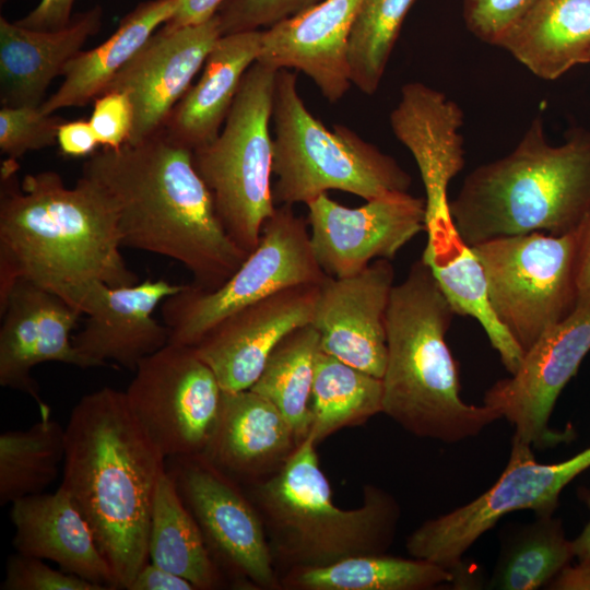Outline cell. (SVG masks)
Instances as JSON below:
<instances>
[{
	"instance_id": "6da1fadb",
	"label": "cell",
	"mask_w": 590,
	"mask_h": 590,
	"mask_svg": "<svg viewBox=\"0 0 590 590\" xmlns=\"http://www.w3.org/2000/svg\"><path fill=\"white\" fill-rule=\"evenodd\" d=\"M16 160L0 168V304L28 280L79 305L95 282L138 283L121 253L116 213L104 192L81 175L67 187L54 170L17 177ZM80 310V309H79Z\"/></svg>"
},
{
	"instance_id": "7a4b0ae2",
	"label": "cell",
	"mask_w": 590,
	"mask_h": 590,
	"mask_svg": "<svg viewBox=\"0 0 590 590\" xmlns=\"http://www.w3.org/2000/svg\"><path fill=\"white\" fill-rule=\"evenodd\" d=\"M81 175L111 203L122 247L181 263L199 290L221 286L248 256L224 229L192 150L163 129L135 144L102 148Z\"/></svg>"
},
{
	"instance_id": "3957f363",
	"label": "cell",
	"mask_w": 590,
	"mask_h": 590,
	"mask_svg": "<svg viewBox=\"0 0 590 590\" xmlns=\"http://www.w3.org/2000/svg\"><path fill=\"white\" fill-rule=\"evenodd\" d=\"M66 430L63 487L87 520L118 589H129L149 562L156 486L166 458L142 429L125 391L84 394Z\"/></svg>"
},
{
	"instance_id": "277c9868",
	"label": "cell",
	"mask_w": 590,
	"mask_h": 590,
	"mask_svg": "<svg viewBox=\"0 0 590 590\" xmlns=\"http://www.w3.org/2000/svg\"><path fill=\"white\" fill-rule=\"evenodd\" d=\"M455 311L429 266L416 260L391 291L386 315L382 413L411 434L447 444L477 436L502 415L460 397L446 342Z\"/></svg>"
},
{
	"instance_id": "5b68a950",
	"label": "cell",
	"mask_w": 590,
	"mask_h": 590,
	"mask_svg": "<svg viewBox=\"0 0 590 590\" xmlns=\"http://www.w3.org/2000/svg\"><path fill=\"white\" fill-rule=\"evenodd\" d=\"M590 210V131L573 129L560 145L547 142L535 118L506 156L472 170L450 202L468 246L534 232L577 231Z\"/></svg>"
},
{
	"instance_id": "8992f818",
	"label": "cell",
	"mask_w": 590,
	"mask_h": 590,
	"mask_svg": "<svg viewBox=\"0 0 590 590\" xmlns=\"http://www.w3.org/2000/svg\"><path fill=\"white\" fill-rule=\"evenodd\" d=\"M247 486L262 518L275 568L286 571L385 554L401 516L397 500L375 485L364 487L358 508L335 506L309 437L275 473Z\"/></svg>"
},
{
	"instance_id": "52a82bcc",
	"label": "cell",
	"mask_w": 590,
	"mask_h": 590,
	"mask_svg": "<svg viewBox=\"0 0 590 590\" xmlns=\"http://www.w3.org/2000/svg\"><path fill=\"white\" fill-rule=\"evenodd\" d=\"M272 187L275 204L308 203L329 190L366 201L408 192L412 177L374 144L352 129L335 125L330 131L307 109L297 90V75L276 73Z\"/></svg>"
},
{
	"instance_id": "ba28073f",
	"label": "cell",
	"mask_w": 590,
	"mask_h": 590,
	"mask_svg": "<svg viewBox=\"0 0 590 590\" xmlns=\"http://www.w3.org/2000/svg\"><path fill=\"white\" fill-rule=\"evenodd\" d=\"M278 71L256 61L246 71L219 135L192 151L194 168L212 194L224 229L248 255L276 210L270 120Z\"/></svg>"
},
{
	"instance_id": "9c48e42d",
	"label": "cell",
	"mask_w": 590,
	"mask_h": 590,
	"mask_svg": "<svg viewBox=\"0 0 590 590\" xmlns=\"http://www.w3.org/2000/svg\"><path fill=\"white\" fill-rule=\"evenodd\" d=\"M472 249L494 314L523 352L577 310L576 232L499 237Z\"/></svg>"
},
{
	"instance_id": "30bf717a",
	"label": "cell",
	"mask_w": 590,
	"mask_h": 590,
	"mask_svg": "<svg viewBox=\"0 0 590 590\" xmlns=\"http://www.w3.org/2000/svg\"><path fill=\"white\" fill-rule=\"evenodd\" d=\"M307 221L292 205L276 206L262 227L258 246L217 288L202 291L185 284L162 303L169 342L194 346L232 314L280 291L320 284L327 274L310 244Z\"/></svg>"
},
{
	"instance_id": "8fae6325",
	"label": "cell",
	"mask_w": 590,
	"mask_h": 590,
	"mask_svg": "<svg viewBox=\"0 0 590 590\" xmlns=\"http://www.w3.org/2000/svg\"><path fill=\"white\" fill-rule=\"evenodd\" d=\"M590 468V447L557 463H540L532 447L512 437L507 465L482 495L446 515L429 519L406 539L412 557L435 563L452 574L464 553L509 512L530 509L554 514L562 491Z\"/></svg>"
},
{
	"instance_id": "7c38bea8",
	"label": "cell",
	"mask_w": 590,
	"mask_h": 590,
	"mask_svg": "<svg viewBox=\"0 0 590 590\" xmlns=\"http://www.w3.org/2000/svg\"><path fill=\"white\" fill-rule=\"evenodd\" d=\"M222 393L194 349L170 342L139 363L125 391L131 413L166 459L202 453Z\"/></svg>"
},
{
	"instance_id": "4fadbf2b",
	"label": "cell",
	"mask_w": 590,
	"mask_h": 590,
	"mask_svg": "<svg viewBox=\"0 0 590 590\" xmlns=\"http://www.w3.org/2000/svg\"><path fill=\"white\" fill-rule=\"evenodd\" d=\"M220 571L237 585L281 589L262 518L239 483L201 453L166 459Z\"/></svg>"
},
{
	"instance_id": "5bb4252c",
	"label": "cell",
	"mask_w": 590,
	"mask_h": 590,
	"mask_svg": "<svg viewBox=\"0 0 590 590\" xmlns=\"http://www.w3.org/2000/svg\"><path fill=\"white\" fill-rule=\"evenodd\" d=\"M589 351L590 306H587L548 329L526 351L517 370L486 391L484 404L514 426L515 438L532 448L573 440L571 428L554 430L548 422L560 392Z\"/></svg>"
},
{
	"instance_id": "9a60e30c",
	"label": "cell",
	"mask_w": 590,
	"mask_h": 590,
	"mask_svg": "<svg viewBox=\"0 0 590 590\" xmlns=\"http://www.w3.org/2000/svg\"><path fill=\"white\" fill-rule=\"evenodd\" d=\"M310 244L321 270L332 278L354 275L374 260H392L425 231V199L409 192L342 205L327 193L306 203Z\"/></svg>"
},
{
	"instance_id": "2e32d148",
	"label": "cell",
	"mask_w": 590,
	"mask_h": 590,
	"mask_svg": "<svg viewBox=\"0 0 590 590\" xmlns=\"http://www.w3.org/2000/svg\"><path fill=\"white\" fill-rule=\"evenodd\" d=\"M463 120V110L456 102L421 82L402 86L400 101L390 114L391 129L414 157L424 185L426 245L457 233L448 186L465 163L460 133Z\"/></svg>"
},
{
	"instance_id": "e0dca14e",
	"label": "cell",
	"mask_w": 590,
	"mask_h": 590,
	"mask_svg": "<svg viewBox=\"0 0 590 590\" xmlns=\"http://www.w3.org/2000/svg\"><path fill=\"white\" fill-rule=\"evenodd\" d=\"M221 36L217 14L194 25L166 23L114 76L104 93L123 92L133 106L127 143H139L164 128Z\"/></svg>"
},
{
	"instance_id": "ac0fdd59",
	"label": "cell",
	"mask_w": 590,
	"mask_h": 590,
	"mask_svg": "<svg viewBox=\"0 0 590 590\" xmlns=\"http://www.w3.org/2000/svg\"><path fill=\"white\" fill-rule=\"evenodd\" d=\"M390 260H374L346 278L327 275L319 285L311 326L319 349L375 377L387 363L386 315L394 286Z\"/></svg>"
},
{
	"instance_id": "d6986e66",
	"label": "cell",
	"mask_w": 590,
	"mask_h": 590,
	"mask_svg": "<svg viewBox=\"0 0 590 590\" xmlns=\"http://www.w3.org/2000/svg\"><path fill=\"white\" fill-rule=\"evenodd\" d=\"M320 284L290 287L232 314L194 346L223 391L250 389L276 345L311 324Z\"/></svg>"
},
{
	"instance_id": "ffe728a7",
	"label": "cell",
	"mask_w": 590,
	"mask_h": 590,
	"mask_svg": "<svg viewBox=\"0 0 590 590\" xmlns=\"http://www.w3.org/2000/svg\"><path fill=\"white\" fill-rule=\"evenodd\" d=\"M185 284L148 279L125 286L92 284L80 302L86 316L72 337L76 350L96 367L109 363L134 371L139 363L169 342V331L154 311Z\"/></svg>"
},
{
	"instance_id": "44dd1931",
	"label": "cell",
	"mask_w": 590,
	"mask_h": 590,
	"mask_svg": "<svg viewBox=\"0 0 590 590\" xmlns=\"http://www.w3.org/2000/svg\"><path fill=\"white\" fill-rule=\"evenodd\" d=\"M362 0H323L266 28L257 62L296 69L310 78L329 102L349 91V37Z\"/></svg>"
},
{
	"instance_id": "7402d4cb",
	"label": "cell",
	"mask_w": 590,
	"mask_h": 590,
	"mask_svg": "<svg viewBox=\"0 0 590 590\" xmlns=\"http://www.w3.org/2000/svg\"><path fill=\"white\" fill-rule=\"evenodd\" d=\"M284 415L255 391H223L202 456L246 485L275 473L298 446Z\"/></svg>"
},
{
	"instance_id": "603a6c76",
	"label": "cell",
	"mask_w": 590,
	"mask_h": 590,
	"mask_svg": "<svg viewBox=\"0 0 590 590\" xmlns=\"http://www.w3.org/2000/svg\"><path fill=\"white\" fill-rule=\"evenodd\" d=\"M10 519L17 553L51 560L105 590L118 589L87 520L63 487L12 503Z\"/></svg>"
},
{
	"instance_id": "cb8c5ba5",
	"label": "cell",
	"mask_w": 590,
	"mask_h": 590,
	"mask_svg": "<svg viewBox=\"0 0 590 590\" xmlns=\"http://www.w3.org/2000/svg\"><path fill=\"white\" fill-rule=\"evenodd\" d=\"M103 23L96 5L59 30H33L0 17L1 106H40L51 81Z\"/></svg>"
},
{
	"instance_id": "d4e9b609",
	"label": "cell",
	"mask_w": 590,
	"mask_h": 590,
	"mask_svg": "<svg viewBox=\"0 0 590 590\" xmlns=\"http://www.w3.org/2000/svg\"><path fill=\"white\" fill-rule=\"evenodd\" d=\"M263 31L222 35L194 85L173 108L163 128L176 143L194 150L220 133L246 71L257 61Z\"/></svg>"
},
{
	"instance_id": "484cf974",
	"label": "cell",
	"mask_w": 590,
	"mask_h": 590,
	"mask_svg": "<svg viewBox=\"0 0 590 590\" xmlns=\"http://www.w3.org/2000/svg\"><path fill=\"white\" fill-rule=\"evenodd\" d=\"M494 46L535 76L556 80L590 62V0H538Z\"/></svg>"
},
{
	"instance_id": "4316f807",
	"label": "cell",
	"mask_w": 590,
	"mask_h": 590,
	"mask_svg": "<svg viewBox=\"0 0 590 590\" xmlns=\"http://www.w3.org/2000/svg\"><path fill=\"white\" fill-rule=\"evenodd\" d=\"M181 1L149 0L138 4L104 43L81 50L66 64L61 85L40 105L42 111L50 115L94 102L149 38L173 19Z\"/></svg>"
},
{
	"instance_id": "83f0119b",
	"label": "cell",
	"mask_w": 590,
	"mask_h": 590,
	"mask_svg": "<svg viewBox=\"0 0 590 590\" xmlns=\"http://www.w3.org/2000/svg\"><path fill=\"white\" fill-rule=\"evenodd\" d=\"M149 560L188 579L197 590H212L223 585L224 577L167 469L154 495Z\"/></svg>"
},
{
	"instance_id": "f1b7e54d",
	"label": "cell",
	"mask_w": 590,
	"mask_h": 590,
	"mask_svg": "<svg viewBox=\"0 0 590 590\" xmlns=\"http://www.w3.org/2000/svg\"><path fill=\"white\" fill-rule=\"evenodd\" d=\"M426 262L456 315L474 318L509 374L519 367L524 352L499 322L491 306L485 273L471 246L455 235L435 247H425Z\"/></svg>"
},
{
	"instance_id": "f546056e",
	"label": "cell",
	"mask_w": 590,
	"mask_h": 590,
	"mask_svg": "<svg viewBox=\"0 0 590 590\" xmlns=\"http://www.w3.org/2000/svg\"><path fill=\"white\" fill-rule=\"evenodd\" d=\"M453 581V574L428 560L385 554L354 556L281 578L291 590H426Z\"/></svg>"
},
{
	"instance_id": "4dcf8cb0",
	"label": "cell",
	"mask_w": 590,
	"mask_h": 590,
	"mask_svg": "<svg viewBox=\"0 0 590 590\" xmlns=\"http://www.w3.org/2000/svg\"><path fill=\"white\" fill-rule=\"evenodd\" d=\"M382 412V380L332 355L317 352L308 436L317 445L343 427Z\"/></svg>"
},
{
	"instance_id": "1f68e13d",
	"label": "cell",
	"mask_w": 590,
	"mask_h": 590,
	"mask_svg": "<svg viewBox=\"0 0 590 590\" xmlns=\"http://www.w3.org/2000/svg\"><path fill=\"white\" fill-rule=\"evenodd\" d=\"M575 557L562 520L539 514L505 535L489 589L534 590L547 586Z\"/></svg>"
},
{
	"instance_id": "d6a6232c",
	"label": "cell",
	"mask_w": 590,
	"mask_h": 590,
	"mask_svg": "<svg viewBox=\"0 0 590 590\" xmlns=\"http://www.w3.org/2000/svg\"><path fill=\"white\" fill-rule=\"evenodd\" d=\"M319 335L311 324L287 334L273 350L250 390L269 400L284 415L300 444L310 425V397Z\"/></svg>"
},
{
	"instance_id": "836d02e7",
	"label": "cell",
	"mask_w": 590,
	"mask_h": 590,
	"mask_svg": "<svg viewBox=\"0 0 590 590\" xmlns=\"http://www.w3.org/2000/svg\"><path fill=\"white\" fill-rule=\"evenodd\" d=\"M66 430L51 417L0 435V504L44 493L63 467Z\"/></svg>"
},
{
	"instance_id": "e575fe53",
	"label": "cell",
	"mask_w": 590,
	"mask_h": 590,
	"mask_svg": "<svg viewBox=\"0 0 590 590\" xmlns=\"http://www.w3.org/2000/svg\"><path fill=\"white\" fill-rule=\"evenodd\" d=\"M42 290L28 280H19L0 304V385L30 396L40 418H48L51 409L32 377Z\"/></svg>"
},
{
	"instance_id": "d590c367",
	"label": "cell",
	"mask_w": 590,
	"mask_h": 590,
	"mask_svg": "<svg viewBox=\"0 0 590 590\" xmlns=\"http://www.w3.org/2000/svg\"><path fill=\"white\" fill-rule=\"evenodd\" d=\"M415 0H362L349 37L351 82L373 95Z\"/></svg>"
},
{
	"instance_id": "8d00e7d4",
	"label": "cell",
	"mask_w": 590,
	"mask_h": 590,
	"mask_svg": "<svg viewBox=\"0 0 590 590\" xmlns=\"http://www.w3.org/2000/svg\"><path fill=\"white\" fill-rule=\"evenodd\" d=\"M64 121L61 116L44 114L40 106H1V153L17 161L28 151L52 146Z\"/></svg>"
},
{
	"instance_id": "74e56055",
	"label": "cell",
	"mask_w": 590,
	"mask_h": 590,
	"mask_svg": "<svg viewBox=\"0 0 590 590\" xmlns=\"http://www.w3.org/2000/svg\"><path fill=\"white\" fill-rule=\"evenodd\" d=\"M323 0H227L217 11L222 35L269 28Z\"/></svg>"
},
{
	"instance_id": "f35d334b",
	"label": "cell",
	"mask_w": 590,
	"mask_h": 590,
	"mask_svg": "<svg viewBox=\"0 0 590 590\" xmlns=\"http://www.w3.org/2000/svg\"><path fill=\"white\" fill-rule=\"evenodd\" d=\"M1 590H105L76 575L49 567L44 559L16 553L5 564Z\"/></svg>"
},
{
	"instance_id": "ab89813d",
	"label": "cell",
	"mask_w": 590,
	"mask_h": 590,
	"mask_svg": "<svg viewBox=\"0 0 590 590\" xmlns=\"http://www.w3.org/2000/svg\"><path fill=\"white\" fill-rule=\"evenodd\" d=\"M538 0H463L462 14L468 30L480 40L495 45L497 39Z\"/></svg>"
},
{
	"instance_id": "60d3db41",
	"label": "cell",
	"mask_w": 590,
	"mask_h": 590,
	"mask_svg": "<svg viewBox=\"0 0 590 590\" xmlns=\"http://www.w3.org/2000/svg\"><path fill=\"white\" fill-rule=\"evenodd\" d=\"M88 119L96 139L103 148L125 145L133 127V106L123 92L110 91L94 99Z\"/></svg>"
},
{
	"instance_id": "b9f144b4",
	"label": "cell",
	"mask_w": 590,
	"mask_h": 590,
	"mask_svg": "<svg viewBox=\"0 0 590 590\" xmlns=\"http://www.w3.org/2000/svg\"><path fill=\"white\" fill-rule=\"evenodd\" d=\"M61 154L70 157L91 156L99 145L88 120L64 121L58 131Z\"/></svg>"
},
{
	"instance_id": "7bdbcfd3",
	"label": "cell",
	"mask_w": 590,
	"mask_h": 590,
	"mask_svg": "<svg viewBox=\"0 0 590 590\" xmlns=\"http://www.w3.org/2000/svg\"><path fill=\"white\" fill-rule=\"evenodd\" d=\"M75 0H39L38 4L17 24L42 31L59 30L72 20V8Z\"/></svg>"
},
{
	"instance_id": "ee69618b",
	"label": "cell",
	"mask_w": 590,
	"mask_h": 590,
	"mask_svg": "<svg viewBox=\"0 0 590 590\" xmlns=\"http://www.w3.org/2000/svg\"><path fill=\"white\" fill-rule=\"evenodd\" d=\"M577 309L590 306V210L576 231Z\"/></svg>"
},
{
	"instance_id": "f6af8a7d",
	"label": "cell",
	"mask_w": 590,
	"mask_h": 590,
	"mask_svg": "<svg viewBox=\"0 0 590 590\" xmlns=\"http://www.w3.org/2000/svg\"><path fill=\"white\" fill-rule=\"evenodd\" d=\"M128 590H197L186 578L148 562L137 574Z\"/></svg>"
},
{
	"instance_id": "bcb514c9",
	"label": "cell",
	"mask_w": 590,
	"mask_h": 590,
	"mask_svg": "<svg viewBox=\"0 0 590 590\" xmlns=\"http://www.w3.org/2000/svg\"><path fill=\"white\" fill-rule=\"evenodd\" d=\"M227 0H182L176 14L167 24L173 26L194 25L216 15Z\"/></svg>"
},
{
	"instance_id": "7dc6e473",
	"label": "cell",
	"mask_w": 590,
	"mask_h": 590,
	"mask_svg": "<svg viewBox=\"0 0 590 590\" xmlns=\"http://www.w3.org/2000/svg\"><path fill=\"white\" fill-rule=\"evenodd\" d=\"M550 589H590V563L579 562L577 566L567 565L547 585Z\"/></svg>"
},
{
	"instance_id": "c3c4849f",
	"label": "cell",
	"mask_w": 590,
	"mask_h": 590,
	"mask_svg": "<svg viewBox=\"0 0 590 590\" xmlns=\"http://www.w3.org/2000/svg\"><path fill=\"white\" fill-rule=\"evenodd\" d=\"M581 499L586 503L590 511V489H583ZM573 546L575 557L578 562L590 563V519L579 533V535L573 540Z\"/></svg>"
}]
</instances>
